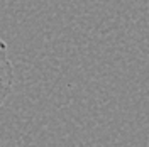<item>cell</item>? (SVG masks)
<instances>
[{
    "label": "cell",
    "instance_id": "7a4b0ae2",
    "mask_svg": "<svg viewBox=\"0 0 149 147\" xmlns=\"http://www.w3.org/2000/svg\"><path fill=\"white\" fill-rule=\"evenodd\" d=\"M0 147H2V144H0Z\"/></svg>",
    "mask_w": 149,
    "mask_h": 147
},
{
    "label": "cell",
    "instance_id": "6da1fadb",
    "mask_svg": "<svg viewBox=\"0 0 149 147\" xmlns=\"http://www.w3.org/2000/svg\"><path fill=\"white\" fill-rule=\"evenodd\" d=\"M14 90V64L9 58L7 42L0 39V108Z\"/></svg>",
    "mask_w": 149,
    "mask_h": 147
}]
</instances>
